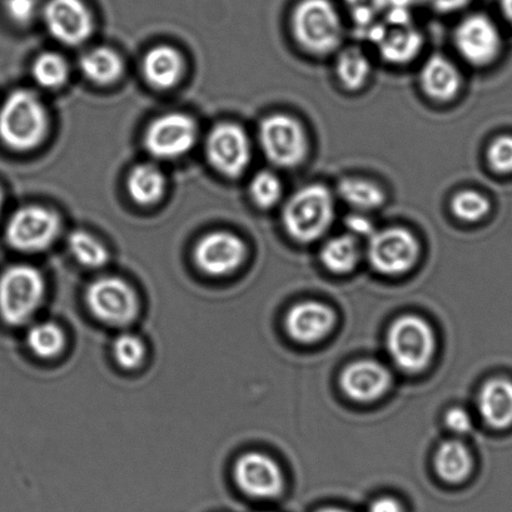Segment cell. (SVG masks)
<instances>
[{
    "label": "cell",
    "instance_id": "cell-1",
    "mask_svg": "<svg viewBox=\"0 0 512 512\" xmlns=\"http://www.w3.org/2000/svg\"><path fill=\"white\" fill-rule=\"evenodd\" d=\"M49 118L36 93L19 89L0 108V139L17 152L32 151L46 138Z\"/></svg>",
    "mask_w": 512,
    "mask_h": 512
},
{
    "label": "cell",
    "instance_id": "cell-22",
    "mask_svg": "<svg viewBox=\"0 0 512 512\" xmlns=\"http://www.w3.org/2000/svg\"><path fill=\"white\" fill-rule=\"evenodd\" d=\"M337 195L357 212L379 210L386 202L385 191L377 183L361 177L342 178L337 185Z\"/></svg>",
    "mask_w": 512,
    "mask_h": 512
},
{
    "label": "cell",
    "instance_id": "cell-6",
    "mask_svg": "<svg viewBox=\"0 0 512 512\" xmlns=\"http://www.w3.org/2000/svg\"><path fill=\"white\" fill-rule=\"evenodd\" d=\"M387 347L397 367L416 374L425 370L434 356V332L422 318L404 316L391 326Z\"/></svg>",
    "mask_w": 512,
    "mask_h": 512
},
{
    "label": "cell",
    "instance_id": "cell-23",
    "mask_svg": "<svg viewBox=\"0 0 512 512\" xmlns=\"http://www.w3.org/2000/svg\"><path fill=\"white\" fill-rule=\"evenodd\" d=\"M127 187L134 202L141 206H151L161 200L166 190V178L154 164L143 163L132 169Z\"/></svg>",
    "mask_w": 512,
    "mask_h": 512
},
{
    "label": "cell",
    "instance_id": "cell-30",
    "mask_svg": "<svg viewBox=\"0 0 512 512\" xmlns=\"http://www.w3.org/2000/svg\"><path fill=\"white\" fill-rule=\"evenodd\" d=\"M32 73L39 86L58 89L66 84L69 68L66 59L57 53H43L33 64Z\"/></svg>",
    "mask_w": 512,
    "mask_h": 512
},
{
    "label": "cell",
    "instance_id": "cell-25",
    "mask_svg": "<svg viewBox=\"0 0 512 512\" xmlns=\"http://www.w3.org/2000/svg\"><path fill=\"white\" fill-rule=\"evenodd\" d=\"M360 257V243L354 235L333 237L321 250L323 265L335 273L351 272L359 263Z\"/></svg>",
    "mask_w": 512,
    "mask_h": 512
},
{
    "label": "cell",
    "instance_id": "cell-31",
    "mask_svg": "<svg viewBox=\"0 0 512 512\" xmlns=\"http://www.w3.org/2000/svg\"><path fill=\"white\" fill-rule=\"evenodd\" d=\"M252 201L263 210H268L281 202L283 185L280 177L271 171L256 173L250 183Z\"/></svg>",
    "mask_w": 512,
    "mask_h": 512
},
{
    "label": "cell",
    "instance_id": "cell-3",
    "mask_svg": "<svg viewBox=\"0 0 512 512\" xmlns=\"http://www.w3.org/2000/svg\"><path fill=\"white\" fill-rule=\"evenodd\" d=\"M291 28L298 46L313 56L336 52L344 37L340 14L328 0H303L293 11Z\"/></svg>",
    "mask_w": 512,
    "mask_h": 512
},
{
    "label": "cell",
    "instance_id": "cell-33",
    "mask_svg": "<svg viewBox=\"0 0 512 512\" xmlns=\"http://www.w3.org/2000/svg\"><path fill=\"white\" fill-rule=\"evenodd\" d=\"M113 356L123 369L134 370L142 364L146 356V347L138 336L122 333L114 341Z\"/></svg>",
    "mask_w": 512,
    "mask_h": 512
},
{
    "label": "cell",
    "instance_id": "cell-16",
    "mask_svg": "<svg viewBox=\"0 0 512 512\" xmlns=\"http://www.w3.org/2000/svg\"><path fill=\"white\" fill-rule=\"evenodd\" d=\"M391 385V375L376 361H359L347 366L341 376V387L351 400L371 402L380 399Z\"/></svg>",
    "mask_w": 512,
    "mask_h": 512
},
{
    "label": "cell",
    "instance_id": "cell-21",
    "mask_svg": "<svg viewBox=\"0 0 512 512\" xmlns=\"http://www.w3.org/2000/svg\"><path fill=\"white\" fill-rule=\"evenodd\" d=\"M381 56L391 63H407L419 54L422 44L421 34L416 29L395 28L377 33Z\"/></svg>",
    "mask_w": 512,
    "mask_h": 512
},
{
    "label": "cell",
    "instance_id": "cell-5",
    "mask_svg": "<svg viewBox=\"0 0 512 512\" xmlns=\"http://www.w3.org/2000/svg\"><path fill=\"white\" fill-rule=\"evenodd\" d=\"M260 146L268 161L280 168H295L305 161L308 138L296 118L276 113L263 119L258 129Z\"/></svg>",
    "mask_w": 512,
    "mask_h": 512
},
{
    "label": "cell",
    "instance_id": "cell-34",
    "mask_svg": "<svg viewBox=\"0 0 512 512\" xmlns=\"http://www.w3.org/2000/svg\"><path fill=\"white\" fill-rule=\"evenodd\" d=\"M487 161L497 173H512V137L496 138L487 149Z\"/></svg>",
    "mask_w": 512,
    "mask_h": 512
},
{
    "label": "cell",
    "instance_id": "cell-17",
    "mask_svg": "<svg viewBox=\"0 0 512 512\" xmlns=\"http://www.w3.org/2000/svg\"><path fill=\"white\" fill-rule=\"evenodd\" d=\"M335 325L330 307L318 302H303L291 308L286 317L288 335L301 344H315L325 338Z\"/></svg>",
    "mask_w": 512,
    "mask_h": 512
},
{
    "label": "cell",
    "instance_id": "cell-29",
    "mask_svg": "<svg viewBox=\"0 0 512 512\" xmlns=\"http://www.w3.org/2000/svg\"><path fill=\"white\" fill-rule=\"evenodd\" d=\"M68 247L76 260L87 268H101L109 260V252L98 238L86 231H74L68 237Z\"/></svg>",
    "mask_w": 512,
    "mask_h": 512
},
{
    "label": "cell",
    "instance_id": "cell-32",
    "mask_svg": "<svg viewBox=\"0 0 512 512\" xmlns=\"http://www.w3.org/2000/svg\"><path fill=\"white\" fill-rule=\"evenodd\" d=\"M490 202L480 192L464 190L457 192L451 200V211L456 218L465 222H479L489 215Z\"/></svg>",
    "mask_w": 512,
    "mask_h": 512
},
{
    "label": "cell",
    "instance_id": "cell-40",
    "mask_svg": "<svg viewBox=\"0 0 512 512\" xmlns=\"http://www.w3.org/2000/svg\"><path fill=\"white\" fill-rule=\"evenodd\" d=\"M501 9L507 22H509L512 27V0H501Z\"/></svg>",
    "mask_w": 512,
    "mask_h": 512
},
{
    "label": "cell",
    "instance_id": "cell-38",
    "mask_svg": "<svg viewBox=\"0 0 512 512\" xmlns=\"http://www.w3.org/2000/svg\"><path fill=\"white\" fill-rule=\"evenodd\" d=\"M437 12L451 13L459 11L471 2V0H426Z\"/></svg>",
    "mask_w": 512,
    "mask_h": 512
},
{
    "label": "cell",
    "instance_id": "cell-10",
    "mask_svg": "<svg viewBox=\"0 0 512 512\" xmlns=\"http://www.w3.org/2000/svg\"><path fill=\"white\" fill-rule=\"evenodd\" d=\"M206 153L213 168L228 178L243 175L250 167L252 146L245 129L235 123H221L207 138Z\"/></svg>",
    "mask_w": 512,
    "mask_h": 512
},
{
    "label": "cell",
    "instance_id": "cell-12",
    "mask_svg": "<svg viewBox=\"0 0 512 512\" xmlns=\"http://www.w3.org/2000/svg\"><path fill=\"white\" fill-rule=\"evenodd\" d=\"M454 44L460 56L471 66L485 67L499 56L501 36L490 18L474 14L456 27Z\"/></svg>",
    "mask_w": 512,
    "mask_h": 512
},
{
    "label": "cell",
    "instance_id": "cell-37",
    "mask_svg": "<svg viewBox=\"0 0 512 512\" xmlns=\"http://www.w3.org/2000/svg\"><path fill=\"white\" fill-rule=\"evenodd\" d=\"M346 226L349 227V230L352 232L354 236H371L372 233L375 232L374 225L369 220L362 215H351L347 217Z\"/></svg>",
    "mask_w": 512,
    "mask_h": 512
},
{
    "label": "cell",
    "instance_id": "cell-4",
    "mask_svg": "<svg viewBox=\"0 0 512 512\" xmlns=\"http://www.w3.org/2000/svg\"><path fill=\"white\" fill-rule=\"evenodd\" d=\"M46 295V281L36 267L14 265L0 276V317L22 326L36 315Z\"/></svg>",
    "mask_w": 512,
    "mask_h": 512
},
{
    "label": "cell",
    "instance_id": "cell-41",
    "mask_svg": "<svg viewBox=\"0 0 512 512\" xmlns=\"http://www.w3.org/2000/svg\"><path fill=\"white\" fill-rule=\"evenodd\" d=\"M317 512H349V511L337 509V507H326V509H322Z\"/></svg>",
    "mask_w": 512,
    "mask_h": 512
},
{
    "label": "cell",
    "instance_id": "cell-20",
    "mask_svg": "<svg viewBox=\"0 0 512 512\" xmlns=\"http://www.w3.org/2000/svg\"><path fill=\"white\" fill-rule=\"evenodd\" d=\"M183 59L175 48L159 46L151 49L143 59V74L154 88L175 87L182 77Z\"/></svg>",
    "mask_w": 512,
    "mask_h": 512
},
{
    "label": "cell",
    "instance_id": "cell-42",
    "mask_svg": "<svg viewBox=\"0 0 512 512\" xmlns=\"http://www.w3.org/2000/svg\"><path fill=\"white\" fill-rule=\"evenodd\" d=\"M3 192L2 190H0V212H2V208H3Z\"/></svg>",
    "mask_w": 512,
    "mask_h": 512
},
{
    "label": "cell",
    "instance_id": "cell-9",
    "mask_svg": "<svg viewBox=\"0 0 512 512\" xmlns=\"http://www.w3.org/2000/svg\"><path fill=\"white\" fill-rule=\"evenodd\" d=\"M419 255V241L410 231L400 227L375 231L367 247L371 266L384 275H401L411 270Z\"/></svg>",
    "mask_w": 512,
    "mask_h": 512
},
{
    "label": "cell",
    "instance_id": "cell-14",
    "mask_svg": "<svg viewBox=\"0 0 512 512\" xmlns=\"http://www.w3.org/2000/svg\"><path fill=\"white\" fill-rule=\"evenodd\" d=\"M43 18L48 32L67 46L86 42L93 31L92 14L83 0H49Z\"/></svg>",
    "mask_w": 512,
    "mask_h": 512
},
{
    "label": "cell",
    "instance_id": "cell-19",
    "mask_svg": "<svg viewBox=\"0 0 512 512\" xmlns=\"http://www.w3.org/2000/svg\"><path fill=\"white\" fill-rule=\"evenodd\" d=\"M479 412L487 426L506 430L512 426V381L494 379L487 381L480 391Z\"/></svg>",
    "mask_w": 512,
    "mask_h": 512
},
{
    "label": "cell",
    "instance_id": "cell-28",
    "mask_svg": "<svg viewBox=\"0 0 512 512\" xmlns=\"http://www.w3.org/2000/svg\"><path fill=\"white\" fill-rule=\"evenodd\" d=\"M27 344L34 355L41 359H53L61 354L66 337L57 323L41 322L29 328Z\"/></svg>",
    "mask_w": 512,
    "mask_h": 512
},
{
    "label": "cell",
    "instance_id": "cell-35",
    "mask_svg": "<svg viewBox=\"0 0 512 512\" xmlns=\"http://www.w3.org/2000/svg\"><path fill=\"white\" fill-rule=\"evenodd\" d=\"M4 8L11 21L26 26L36 18L39 4L38 0H4Z\"/></svg>",
    "mask_w": 512,
    "mask_h": 512
},
{
    "label": "cell",
    "instance_id": "cell-7",
    "mask_svg": "<svg viewBox=\"0 0 512 512\" xmlns=\"http://www.w3.org/2000/svg\"><path fill=\"white\" fill-rule=\"evenodd\" d=\"M86 302L92 315L106 325L123 327L136 320L139 298L127 281L101 277L88 286Z\"/></svg>",
    "mask_w": 512,
    "mask_h": 512
},
{
    "label": "cell",
    "instance_id": "cell-24",
    "mask_svg": "<svg viewBox=\"0 0 512 512\" xmlns=\"http://www.w3.org/2000/svg\"><path fill=\"white\" fill-rule=\"evenodd\" d=\"M437 474L450 484H459L470 476L472 457L470 451L459 441H447L435 456Z\"/></svg>",
    "mask_w": 512,
    "mask_h": 512
},
{
    "label": "cell",
    "instance_id": "cell-36",
    "mask_svg": "<svg viewBox=\"0 0 512 512\" xmlns=\"http://www.w3.org/2000/svg\"><path fill=\"white\" fill-rule=\"evenodd\" d=\"M446 425L451 431L456 434H466L469 432L472 426L471 417L467 414V411L461 409V407H454L445 417Z\"/></svg>",
    "mask_w": 512,
    "mask_h": 512
},
{
    "label": "cell",
    "instance_id": "cell-13",
    "mask_svg": "<svg viewBox=\"0 0 512 512\" xmlns=\"http://www.w3.org/2000/svg\"><path fill=\"white\" fill-rule=\"evenodd\" d=\"M245 257V243L235 233L227 231L208 233L195 248L196 265L213 277L231 275L241 267Z\"/></svg>",
    "mask_w": 512,
    "mask_h": 512
},
{
    "label": "cell",
    "instance_id": "cell-8",
    "mask_svg": "<svg viewBox=\"0 0 512 512\" xmlns=\"http://www.w3.org/2000/svg\"><path fill=\"white\" fill-rule=\"evenodd\" d=\"M61 232V220L57 213L39 206L18 210L9 220L6 238L9 246L24 253L46 251Z\"/></svg>",
    "mask_w": 512,
    "mask_h": 512
},
{
    "label": "cell",
    "instance_id": "cell-26",
    "mask_svg": "<svg viewBox=\"0 0 512 512\" xmlns=\"http://www.w3.org/2000/svg\"><path fill=\"white\" fill-rule=\"evenodd\" d=\"M79 67L89 81L97 84L116 82L123 73L121 57L109 48H96L84 54Z\"/></svg>",
    "mask_w": 512,
    "mask_h": 512
},
{
    "label": "cell",
    "instance_id": "cell-15",
    "mask_svg": "<svg viewBox=\"0 0 512 512\" xmlns=\"http://www.w3.org/2000/svg\"><path fill=\"white\" fill-rule=\"evenodd\" d=\"M235 480L246 495L255 499H275L283 490L280 466L270 457L258 452H250L238 459Z\"/></svg>",
    "mask_w": 512,
    "mask_h": 512
},
{
    "label": "cell",
    "instance_id": "cell-27",
    "mask_svg": "<svg viewBox=\"0 0 512 512\" xmlns=\"http://www.w3.org/2000/svg\"><path fill=\"white\" fill-rule=\"evenodd\" d=\"M338 81L349 91L356 92L365 87L371 76V63L360 48L351 47L338 54L336 62Z\"/></svg>",
    "mask_w": 512,
    "mask_h": 512
},
{
    "label": "cell",
    "instance_id": "cell-11",
    "mask_svg": "<svg viewBox=\"0 0 512 512\" xmlns=\"http://www.w3.org/2000/svg\"><path fill=\"white\" fill-rule=\"evenodd\" d=\"M197 136L198 129L191 117L168 113L149 124L144 134V146L153 157L176 159L195 147Z\"/></svg>",
    "mask_w": 512,
    "mask_h": 512
},
{
    "label": "cell",
    "instance_id": "cell-2",
    "mask_svg": "<svg viewBox=\"0 0 512 512\" xmlns=\"http://www.w3.org/2000/svg\"><path fill=\"white\" fill-rule=\"evenodd\" d=\"M335 220V198L326 186L308 185L288 198L282 210L287 235L300 243L320 240Z\"/></svg>",
    "mask_w": 512,
    "mask_h": 512
},
{
    "label": "cell",
    "instance_id": "cell-18",
    "mask_svg": "<svg viewBox=\"0 0 512 512\" xmlns=\"http://www.w3.org/2000/svg\"><path fill=\"white\" fill-rule=\"evenodd\" d=\"M420 84L427 97L436 102H450L460 93L461 73L449 58L435 54L422 66Z\"/></svg>",
    "mask_w": 512,
    "mask_h": 512
},
{
    "label": "cell",
    "instance_id": "cell-39",
    "mask_svg": "<svg viewBox=\"0 0 512 512\" xmlns=\"http://www.w3.org/2000/svg\"><path fill=\"white\" fill-rule=\"evenodd\" d=\"M369 512H404L399 501L392 497H380L372 502Z\"/></svg>",
    "mask_w": 512,
    "mask_h": 512
}]
</instances>
